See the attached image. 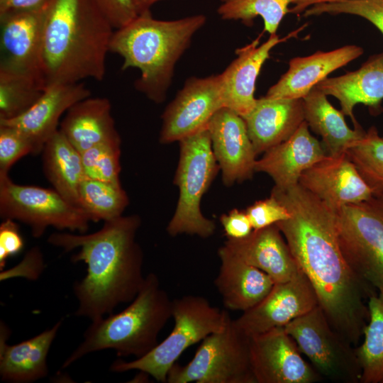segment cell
<instances>
[{"label": "cell", "instance_id": "obj_1", "mask_svg": "<svg viewBox=\"0 0 383 383\" xmlns=\"http://www.w3.org/2000/svg\"><path fill=\"white\" fill-rule=\"evenodd\" d=\"M271 195L290 217L276 223L300 270L311 284L331 326L354 346L369 318V297L377 293L353 271L341 250L335 211L299 183Z\"/></svg>", "mask_w": 383, "mask_h": 383}, {"label": "cell", "instance_id": "obj_2", "mask_svg": "<svg viewBox=\"0 0 383 383\" xmlns=\"http://www.w3.org/2000/svg\"><path fill=\"white\" fill-rule=\"evenodd\" d=\"M141 220L138 215L104 221L91 233H54L48 242L65 252L79 249L71 258L84 262L87 274L73 286L77 316L91 321L113 313L121 304L131 302L141 289L143 254L135 240Z\"/></svg>", "mask_w": 383, "mask_h": 383}, {"label": "cell", "instance_id": "obj_3", "mask_svg": "<svg viewBox=\"0 0 383 383\" xmlns=\"http://www.w3.org/2000/svg\"><path fill=\"white\" fill-rule=\"evenodd\" d=\"M113 29L93 0H50L42 43L45 87L103 80Z\"/></svg>", "mask_w": 383, "mask_h": 383}, {"label": "cell", "instance_id": "obj_4", "mask_svg": "<svg viewBox=\"0 0 383 383\" xmlns=\"http://www.w3.org/2000/svg\"><path fill=\"white\" fill-rule=\"evenodd\" d=\"M206 22L204 14L158 20L149 10L116 29L109 50L123 59V70L130 67L140 70L136 89L159 104L166 98L177 61Z\"/></svg>", "mask_w": 383, "mask_h": 383}, {"label": "cell", "instance_id": "obj_5", "mask_svg": "<svg viewBox=\"0 0 383 383\" xmlns=\"http://www.w3.org/2000/svg\"><path fill=\"white\" fill-rule=\"evenodd\" d=\"M172 301L160 284L157 276L149 273L135 299L123 311L92 321L83 341L65 360L66 368L84 356L113 349L118 357L140 358L159 343L158 335L170 318Z\"/></svg>", "mask_w": 383, "mask_h": 383}, {"label": "cell", "instance_id": "obj_6", "mask_svg": "<svg viewBox=\"0 0 383 383\" xmlns=\"http://www.w3.org/2000/svg\"><path fill=\"white\" fill-rule=\"evenodd\" d=\"M174 325L168 336L145 355L129 362L118 360L110 370L116 372L139 370L167 382L170 368L189 346L223 330L231 319L227 311L213 306L203 296L186 295L172 301Z\"/></svg>", "mask_w": 383, "mask_h": 383}, {"label": "cell", "instance_id": "obj_7", "mask_svg": "<svg viewBox=\"0 0 383 383\" xmlns=\"http://www.w3.org/2000/svg\"><path fill=\"white\" fill-rule=\"evenodd\" d=\"M179 159L174 179L179 199L167 231L171 236L196 235L206 238L216 231L214 221L201 211V199L219 168L207 128L179 141Z\"/></svg>", "mask_w": 383, "mask_h": 383}, {"label": "cell", "instance_id": "obj_8", "mask_svg": "<svg viewBox=\"0 0 383 383\" xmlns=\"http://www.w3.org/2000/svg\"><path fill=\"white\" fill-rule=\"evenodd\" d=\"M335 211L346 261L362 281L383 295V193Z\"/></svg>", "mask_w": 383, "mask_h": 383}, {"label": "cell", "instance_id": "obj_9", "mask_svg": "<svg viewBox=\"0 0 383 383\" xmlns=\"http://www.w3.org/2000/svg\"><path fill=\"white\" fill-rule=\"evenodd\" d=\"M167 383H256L252 372L249 337L231 319L221 331L206 337L186 365L175 363Z\"/></svg>", "mask_w": 383, "mask_h": 383}, {"label": "cell", "instance_id": "obj_10", "mask_svg": "<svg viewBox=\"0 0 383 383\" xmlns=\"http://www.w3.org/2000/svg\"><path fill=\"white\" fill-rule=\"evenodd\" d=\"M0 216L28 225L35 238L48 227L85 233L91 222L82 209L54 189L16 184L9 174L0 175Z\"/></svg>", "mask_w": 383, "mask_h": 383}, {"label": "cell", "instance_id": "obj_11", "mask_svg": "<svg viewBox=\"0 0 383 383\" xmlns=\"http://www.w3.org/2000/svg\"><path fill=\"white\" fill-rule=\"evenodd\" d=\"M284 328L322 378L343 383L360 382L355 346L331 326L319 305Z\"/></svg>", "mask_w": 383, "mask_h": 383}, {"label": "cell", "instance_id": "obj_12", "mask_svg": "<svg viewBox=\"0 0 383 383\" xmlns=\"http://www.w3.org/2000/svg\"><path fill=\"white\" fill-rule=\"evenodd\" d=\"M223 107L220 74L188 78L162 115L160 142L180 141L207 128Z\"/></svg>", "mask_w": 383, "mask_h": 383}, {"label": "cell", "instance_id": "obj_13", "mask_svg": "<svg viewBox=\"0 0 383 383\" xmlns=\"http://www.w3.org/2000/svg\"><path fill=\"white\" fill-rule=\"evenodd\" d=\"M249 345L256 383H313L322 379L284 327L249 337Z\"/></svg>", "mask_w": 383, "mask_h": 383}, {"label": "cell", "instance_id": "obj_14", "mask_svg": "<svg viewBox=\"0 0 383 383\" xmlns=\"http://www.w3.org/2000/svg\"><path fill=\"white\" fill-rule=\"evenodd\" d=\"M318 305L316 292L300 271L293 279L275 283L270 293L255 306L243 312L233 324L248 337L277 327H284Z\"/></svg>", "mask_w": 383, "mask_h": 383}, {"label": "cell", "instance_id": "obj_15", "mask_svg": "<svg viewBox=\"0 0 383 383\" xmlns=\"http://www.w3.org/2000/svg\"><path fill=\"white\" fill-rule=\"evenodd\" d=\"M47 5L0 14V69L33 75L44 82L41 60Z\"/></svg>", "mask_w": 383, "mask_h": 383}, {"label": "cell", "instance_id": "obj_16", "mask_svg": "<svg viewBox=\"0 0 383 383\" xmlns=\"http://www.w3.org/2000/svg\"><path fill=\"white\" fill-rule=\"evenodd\" d=\"M207 129L223 184L230 187L250 179L255 172L257 155L244 118L223 107L213 116Z\"/></svg>", "mask_w": 383, "mask_h": 383}, {"label": "cell", "instance_id": "obj_17", "mask_svg": "<svg viewBox=\"0 0 383 383\" xmlns=\"http://www.w3.org/2000/svg\"><path fill=\"white\" fill-rule=\"evenodd\" d=\"M299 184L334 211L374 194L346 152L328 155L306 170Z\"/></svg>", "mask_w": 383, "mask_h": 383}, {"label": "cell", "instance_id": "obj_18", "mask_svg": "<svg viewBox=\"0 0 383 383\" xmlns=\"http://www.w3.org/2000/svg\"><path fill=\"white\" fill-rule=\"evenodd\" d=\"M284 39L276 34L259 45V38L235 50L236 57L221 73L223 107L243 118L255 106V84L261 68L270 51Z\"/></svg>", "mask_w": 383, "mask_h": 383}, {"label": "cell", "instance_id": "obj_19", "mask_svg": "<svg viewBox=\"0 0 383 383\" xmlns=\"http://www.w3.org/2000/svg\"><path fill=\"white\" fill-rule=\"evenodd\" d=\"M327 155L304 121L287 140L264 152L257 160L255 170L271 177L274 188L286 189L297 184L306 170Z\"/></svg>", "mask_w": 383, "mask_h": 383}, {"label": "cell", "instance_id": "obj_20", "mask_svg": "<svg viewBox=\"0 0 383 383\" xmlns=\"http://www.w3.org/2000/svg\"><path fill=\"white\" fill-rule=\"evenodd\" d=\"M90 96V90L82 82L50 84L26 112L11 120L0 121V123L13 126L28 136L38 155L59 129L62 115L75 103Z\"/></svg>", "mask_w": 383, "mask_h": 383}, {"label": "cell", "instance_id": "obj_21", "mask_svg": "<svg viewBox=\"0 0 383 383\" xmlns=\"http://www.w3.org/2000/svg\"><path fill=\"white\" fill-rule=\"evenodd\" d=\"M362 53L361 47L349 45L328 52L318 51L309 56L292 58L288 70L268 89L265 96L303 99L329 74Z\"/></svg>", "mask_w": 383, "mask_h": 383}, {"label": "cell", "instance_id": "obj_22", "mask_svg": "<svg viewBox=\"0 0 383 383\" xmlns=\"http://www.w3.org/2000/svg\"><path fill=\"white\" fill-rule=\"evenodd\" d=\"M224 245L246 263L268 274L274 284L289 281L301 271L276 224L253 230L243 238H228Z\"/></svg>", "mask_w": 383, "mask_h": 383}, {"label": "cell", "instance_id": "obj_23", "mask_svg": "<svg viewBox=\"0 0 383 383\" xmlns=\"http://www.w3.org/2000/svg\"><path fill=\"white\" fill-rule=\"evenodd\" d=\"M256 155L290 138L305 121L303 99H257L243 118Z\"/></svg>", "mask_w": 383, "mask_h": 383}, {"label": "cell", "instance_id": "obj_24", "mask_svg": "<svg viewBox=\"0 0 383 383\" xmlns=\"http://www.w3.org/2000/svg\"><path fill=\"white\" fill-rule=\"evenodd\" d=\"M218 255L221 265L214 284L226 308L243 312L270 293L274 282L265 272L246 263L224 245Z\"/></svg>", "mask_w": 383, "mask_h": 383}, {"label": "cell", "instance_id": "obj_25", "mask_svg": "<svg viewBox=\"0 0 383 383\" xmlns=\"http://www.w3.org/2000/svg\"><path fill=\"white\" fill-rule=\"evenodd\" d=\"M327 96L336 98L341 111L351 118L354 127L359 125L353 115L355 105L362 104L374 113H379L383 100V51L373 55L353 72L327 77L316 87Z\"/></svg>", "mask_w": 383, "mask_h": 383}, {"label": "cell", "instance_id": "obj_26", "mask_svg": "<svg viewBox=\"0 0 383 383\" xmlns=\"http://www.w3.org/2000/svg\"><path fill=\"white\" fill-rule=\"evenodd\" d=\"M62 325L57 322L52 328L15 345H8V329L1 323L0 376L4 382H33L48 375L47 356Z\"/></svg>", "mask_w": 383, "mask_h": 383}, {"label": "cell", "instance_id": "obj_27", "mask_svg": "<svg viewBox=\"0 0 383 383\" xmlns=\"http://www.w3.org/2000/svg\"><path fill=\"white\" fill-rule=\"evenodd\" d=\"M59 130L80 153L101 143L121 140L106 97L89 96L75 103L67 111Z\"/></svg>", "mask_w": 383, "mask_h": 383}, {"label": "cell", "instance_id": "obj_28", "mask_svg": "<svg viewBox=\"0 0 383 383\" xmlns=\"http://www.w3.org/2000/svg\"><path fill=\"white\" fill-rule=\"evenodd\" d=\"M304 120L320 135L329 155L346 152L365 133L360 126L351 129L344 113L329 102L327 95L316 87L303 98Z\"/></svg>", "mask_w": 383, "mask_h": 383}, {"label": "cell", "instance_id": "obj_29", "mask_svg": "<svg viewBox=\"0 0 383 383\" xmlns=\"http://www.w3.org/2000/svg\"><path fill=\"white\" fill-rule=\"evenodd\" d=\"M41 153L48 181L63 198L79 207V187L87 178L81 153L59 129L46 141Z\"/></svg>", "mask_w": 383, "mask_h": 383}, {"label": "cell", "instance_id": "obj_30", "mask_svg": "<svg viewBox=\"0 0 383 383\" xmlns=\"http://www.w3.org/2000/svg\"><path fill=\"white\" fill-rule=\"evenodd\" d=\"M367 304L369 318L363 341L355 346L361 368L360 383H383V295H371Z\"/></svg>", "mask_w": 383, "mask_h": 383}, {"label": "cell", "instance_id": "obj_31", "mask_svg": "<svg viewBox=\"0 0 383 383\" xmlns=\"http://www.w3.org/2000/svg\"><path fill=\"white\" fill-rule=\"evenodd\" d=\"M79 207L91 221H109L123 216L129 199L121 182L85 178L79 190Z\"/></svg>", "mask_w": 383, "mask_h": 383}, {"label": "cell", "instance_id": "obj_32", "mask_svg": "<svg viewBox=\"0 0 383 383\" xmlns=\"http://www.w3.org/2000/svg\"><path fill=\"white\" fill-rule=\"evenodd\" d=\"M45 85L33 75L0 69V121L16 118L41 96Z\"/></svg>", "mask_w": 383, "mask_h": 383}, {"label": "cell", "instance_id": "obj_33", "mask_svg": "<svg viewBox=\"0 0 383 383\" xmlns=\"http://www.w3.org/2000/svg\"><path fill=\"white\" fill-rule=\"evenodd\" d=\"M294 0H221L217 9L219 16L227 21H240L249 25L260 16L264 30L276 34L279 24L289 11Z\"/></svg>", "mask_w": 383, "mask_h": 383}, {"label": "cell", "instance_id": "obj_34", "mask_svg": "<svg viewBox=\"0 0 383 383\" xmlns=\"http://www.w3.org/2000/svg\"><path fill=\"white\" fill-rule=\"evenodd\" d=\"M346 153L374 194L383 193V138L371 126Z\"/></svg>", "mask_w": 383, "mask_h": 383}, {"label": "cell", "instance_id": "obj_35", "mask_svg": "<svg viewBox=\"0 0 383 383\" xmlns=\"http://www.w3.org/2000/svg\"><path fill=\"white\" fill-rule=\"evenodd\" d=\"M121 140L104 142L81 153L87 178L120 183Z\"/></svg>", "mask_w": 383, "mask_h": 383}, {"label": "cell", "instance_id": "obj_36", "mask_svg": "<svg viewBox=\"0 0 383 383\" xmlns=\"http://www.w3.org/2000/svg\"><path fill=\"white\" fill-rule=\"evenodd\" d=\"M323 13H346L362 17L371 22L383 34V0H347L319 4L307 9L304 16Z\"/></svg>", "mask_w": 383, "mask_h": 383}, {"label": "cell", "instance_id": "obj_37", "mask_svg": "<svg viewBox=\"0 0 383 383\" xmlns=\"http://www.w3.org/2000/svg\"><path fill=\"white\" fill-rule=\"evenodd\" d=\"M28 154L36 155L33 140L18 128L0 123V175H9L12 166Z\"/></svg>", "mask_w": 383, "mask_h": 383}, {"label": "cell", "instance_id": "obj_38", "mask_svg": "<svg viewBox=\"0 0 383 383\" xmlns=\"http://www.w3.org/2000/svg\"><path fill=\"white\" fill-rule=\"evenodd\" d=\"M245 212L253 230L268 227L290 217L287 207L272 195L255 201L247 208Z\"/></svg>", "mask_w": 383, "mask_h": 383}, {"label": "cell", "instance_id": "obj_39", "mask_svg": "<svg viewBox=\"0 0 383 383\" xmlns=\"http://www.w3.org/2000/svg\"><path fill=\"white\" fill-rule=\"evenodd\" d=\"M114 29L121 28L141 14L138 0H93Z\"/></svg>", "mask_w": 383, "mask_h": 383}, {"label": "cell", "instance_id": "obj_40", "mask_svg": "<svg viewBox=\"0 0 383 383\" xmlns=\"http://www.w3.org/2000/svg\"><path fill=\"white\" fill-rule=\"evenodd\" d=\"M24 241L18 223L13 219H2L0 224V269L3 270L9 257L18 254Z\"/></svg>", "mask_w": 383, "mask_h": 383}, {"label": "cell", "instance_id": "obj_41", "mask_svg": "<svg viewBox=\"0 0 383 383\" xmlns=\"http://www.w3.org/2000/svg\"><path fill=\"white\" fill-rule=\"evenodd\" d=\"M220 221L228 238H243L253 231L245 211L234 209L228 213L223 214L220 218Z\"/></svg>", "mask_w": 383, "mask_h": 383}, {"label": "cell", "instance_id": "obj_42", "mask_svg": "<svg viewBox=\"0 0 383 383\" xmlns=\"http://www.w3.org/2000/svg\"><path fill=\"white\" fill-rule=\"evenodd\" d=\"M50 0H0V14L33 11L45 7Z\"/></svg>", "mask_w": 383, "mask_h": 383}, {"label": "cell", "instance_id": "obj_43", "mask_svg": "<svg viewBox=\"0 0 383 383\" xmlns=\"http://www.w3.org/2000/svg\"><path fill=\"white\" fill-rule=\"evenodd\" d=\"M343 1L347 0H294L292 2L293 6L289 9V13L299 14L316 4Z\"/></svg>", "mask_w": 383, "mask_h": 383}, {"label": "cell", "instance_id": "obj_44", "mask_svg": "<svg viewBox=\"0 0 383 383\" xmlns=\"http://www.w3.org/2000/svg\"><path fill=\"white\" fill-rule=\"evenodd\" d=\"M161 0H138L139 6L140 9L141 13L149 11L150 7L155 4L156 2H158Z\"/></svg>", "mask_w": 383, "mask_h": 383}]
</instances>
